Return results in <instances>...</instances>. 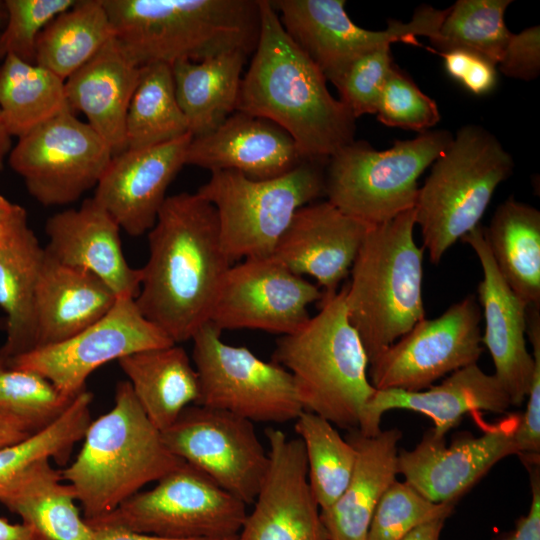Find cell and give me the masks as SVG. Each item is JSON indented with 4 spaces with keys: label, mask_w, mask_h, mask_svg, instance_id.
I'll use <instances>...</instances> for the list:
<instances>
[{
    "label": "cell",
    "mask_w": 540,
    "mask_h": 540,
    "mask_svg": "<svg viewBox=\"0 0 540 540\" xmlns=\"http://www.w3.org/2000/svg\"><path fill=\"white\" fill-rule=\"evenodd\" d=\"M77 0H4L7 17L0 31V60L13 55L35 64L36 42L44 28Z\"/></svg>",
    "instance_id": "7bdbcfd3"
},
{
    "label": "cell",
    "mask_w": 540,
    "mask_h": 540,
    "mask_svg": "<svg viewBox=\"0 0 540 540\" xmlns=\"http://www.w3.org/2000/svg\"><path fill=\"white\" fill-rule=\"evenodd\" d=\"M455 505L431 502L405 481L395 480L377 504L367 540H401L424 523L447 518Z\"/></svg>",
    "instance_id": "60d3db41"
},
{
    "label": "cell",
    "mask_w": 540,
    "mask_h": 540,
    "mask_svg": "<svg viewBox=\"0 0 540 540\" xmlns=\"http://www.w3.org/2000/svg\"><path fill=\"white\" fill-rule=\"evenodd\" d=\"M480 322L474 294L434 319L423 318L369 362L370 383L375 389L420 391L477 363L483 352Z\"/></svg>",
    "instance_id": "5bb4252c"
},
{
    "label": "cell",
    "mask_w": 540,
    "mask_h": 540,
    "mask_svg": "<svg viewBox=\"0 0 540 540\" xmlns=\"http://www.w3.org/2000/svg\"><path fill=\"white\" fill-rule=\"evenodd\" d=\"M295 421L307 463L311 492L321 510L329 508L343 493L352 476L357 452L325 418L302 411Z\"/></svg>",
    "instance_id": "8d00e7d4"
},
{
    "label": "cell",
    "mask_w": 540,
    "mask_h": 540,
    "mask_svg": "<svg viewBox=\"0 0 540 540\" xmlns=\"http://www.w3.org/2000/svg\"><path fill=\"white\" fill-rule=\"evenodd\" d=\"M517 425L513 416L481 436L462 435L448 446L430 430L413 450L398 451V473L431 502H457L500 460L518 454Z\"/></svg>",
    "instance_id": "d6986e66"
},
{
    "label": "cell",
    "mask_w": 540,
    "mask_h": 540,
    "mask_svg": "<svg viewBox=\"0 0 540 540\" xmlns=\"http://www.w3.org/2000/svg\"><path fill=\"white\" fill-rule=\"evenodd\" d=\"M23 223H24V222H23ZM21 224H22V223H21ZM16 227H17V226H16ZM16 227H15V228H16ZM13 229H14V228H13ZM13 229H12V230H13ZM10 231H11V230H10ZM10 231H9V232H10ZM9 232L0 234V240H1L6 234H8Z\"/></svg>",
    "instance_id": "680465c9"
},
{
    "label": "cell",
    "mask_w": 540,
    "mask_h": 540,
    "mask_svg": "<svg viewBox=\"0 0 540 540\" xmlns=\"http://www.w3.org/2000/svg\"><path fill=\"white\" fill-rule=\"evenodd\" d=\"M172 344L175 343L143 316L135 299L121 297L92 325L61 342L11 359L9 367L37 372L63 395L75 398L86 390L88 377L102 365Z\"/></svg>",
    "instance_id": "2e32d148"
},
{
    "label": "cell",
    "mask_w": 540,
    "mask_h": 540,
    "mask_svg": "<svg viewBox=\"0 0 540 540\" xmlns=\"http://www.w3.org/2000/svg\"><path fill=\"white\" fill-rule=\"evenodd\" d=\"M514 161L485 128L462 126L433 162L413 208L422 248L438 264L446 251L479 225L497 187Z\"/></svg>",
    "instance_id": "52a82bcc"
},
{
    "label": "cell",
    "mask_w": 540,
    "mask_h": 540,
    "mask_svg": "<svg viewBox=\"0 0 540 540\" xmlns=\"http://www.w3.org/2000/svg\"><path fill=\"white\" fill-rule=\"evenodd\" d=\"M414 210L371 226L345 285L349 322L369 362L425 318L423 251L414 241Z\"/></svg>",
    "instance_id": "8992f818"
},
{
    "label": "cell",
    "mask_w": 540,
    "mask_h": 540,
    "mask_svg": "<svg viewBox=\"0 0 540 540\" xmlns=\"http://www.w3.org/2000/svg\"><path fill=\"white\" fill-rule=\"evenodd\" d=\"M114 39L139 67L254 52L259 0H103Z\"/></svg>",
    "instance_id": "3957f363"
},
{
    "label": "cell",
    "mask_w": 540,
    "mask_h": 540,
    "mask_svg": "<svg viewBox=\"0 0 540 540\" xmlns=\"http://www.w3.org/2000/svg\"><path fill=\"white\" fill-rule=\"evenodd\" d=\"M113 37L103 0H77L40 33L35 64L65 81Z\"/></svg>",
    "instance_id": "836d02e7"
},
{
    "label": "cell",
    "mask_w": 540,
    "mask_h": 540,
    "mask_svg": "<svg viewBox=\"0 0 540 540\" xmlns=\"http://www.w3.org/2000/svg\"><path fill=\"white\" fill-rule=\"evenodd\" d=\"M452 139L448 130H428L412 139L396 140L383 151L365 141H353L327 162V201L371 226L412 210L419 177Z\"/></svg>",
    "instance_id": "ba28073f"
},
{
    "label": "cell",
    "mask_w": 540,
    "mask_h": 540,
    "mask_svg": "<svg viewBox=\"0 0 540 540\" xmlns=\"http://www.w3.org/2000/svg\"><path fill=\"white\" fill-rule=\"evenodd\" d=\"M496 67L510 78L536 79L540 74V27L532 26L520 33H512Z\"/></svg>",
    "instance_id": "bcb514c9"
},
{
    "label": "cell",
    "mask_w": 540,
    "mask_h": 540,
    "mask_svg": "<svg viewBox=\"0 0 540 540\" xmlns=\"http://www.w3.org/2000/svg\"><path fill=\"white\" fill-rule=\"evenodd\" d=\"M66 109L64 80L13 55L2 60L0 111L11 137L24 136Z\"/></svg>",
    "instance_id": "e575fe53"
},
{
    "label": "cell",
    "mask_w": 540,
    "mask_h": 540,
    "mask_svg": "<svg viewBox=\"0 0 540 540\" xmlns=\"http://www.w3.org/2000/svg\"><path fill=\"white\" fill-rule=\"evenodd\" d=\"M526 336L532 346L534 371L527 395V406L514 431L519 454L539 455L540 452V307H527Z\"/></svg>",
    "instance_id": "f6af8a7d"
},
{
    "label": "cell",
    "mask_w": 540,
    "mask_h": 540,
    "mask_svg": "<svg viewBox=\"0 0 540 540\" xmlns=\"http://www.w3.org/2000/svg\"><path fill=\"white\" fill-rule=\"evenodd\" d=\"M376 116L385 126L419 133L430 130L441 119L436 102L395 63L381 92Z\"/></svg>",
    "instance_id": "b9f144b4"
},
{
    "label": "cell",
    "mask_w": 540,
    "mask_h": 540,
    "mask_svg": "<svg viewBox=\"0 0 540 540\" xmlns=\"http://www.w3.org/2000/svg\"><path fill=\"white\" fill-rule=\"evenodd\" d=\"M93 395L84 390L48 427L0 448V497L23 472L42 460L67 461L73 446L83 439L91 422Z\"/></svg>",
    "instance_id": "f35d334b"
},
{
    "label": "cell",
    "mask_w": 540,
    "mask_h": 540,
    "mask_svg": "<svg viewBox=\"0 0 540 540\" xmlns=\"http://www.w3.org/2000/svg\"><path fill=\"white\" fill-rule=\"evenodd\" d=\"M211 322L192 337V362L199 379L196 404L233 413L253 423L282 424L303 411L291 374L244 346L221 339Z\"/></svg>",
    "instance_id": "8fae6325"
},
{
    "label": "cell",
    "mask_w": 540,
    "mask_h": 540,
    "mask_svg": "<svg viewBox=\"0 0 540 540\" xmlns=\"http://www.w3.org/2000/svg\"><path fill=\"white\" fill-rule=\"evenodd\" d=\"M9 367V360L0 350V372Z\"/></svg>",
    "instance_id": "6f0895ef"
},
{
    "label": "cell",
    "mask_w": 540,
    "mask_h": 540,
    "mask_svg": "<svg viewBox=\"0 0 540 540\" xmlns=\"http://www.w3.org/2000/svg\"><path fill=\"white\" fill-rule=\"evenodd\" d=\"M0 540H38L34 532L23 523L11 524L0 518Z\"/></svg>",
    "instance_id": "db71d44e"
},
{
    "label": "cell",
    "mask_w": 540,
    "mask_h": 540,
    "mask_svg": "<svg viewBox=\"0 0 540 540\" xmlns=\"http://www.w3.org/2000/svg\"><path fill=\"white\" fill-rule=\"evenodd\" d=\"M30 434L20 422L0 411V448L23 440Z\"/></svg>",
    "instance_id": "816d5d0a"
},
{
    "label": "cell",
    "mask_w": 540,
    "mask_h": 540,
    "mask_svg": "<svg viewBox=\"0 0 540 540\" xmlns=\"http://www.w3.org/2000/svg\"><path fill=\"white\" fill-rule=\"evenodd\" d=\"M149 256L135 303L175 344L210 321L232 262L215 208L197 193L167 196L148 232Z\"/></svg>",
    "instance_id": "6da1fadb"
},
{
    "label": "cell",
    "mask_w": 540,
    "mask_h": 540,
    "mask_svg": "<svg viewBox=\"0 0 540 540\" xmlns=\"http://www.w3.org/2000/svg\"><path fill=\"white\" fill-rule=\"evenodd\" d=\"M259 11L258 41L242 77L236 111L281 127L305 160L328 162L354 141L356 119L285 32L270 1L259 0Z\"/></svg>",
    "instance_id": "7a4b0ae2"
},
{
    "label": "cell",
    "mask_w": 540,
    "mask_h": 540,
    "mask_svg": "<svg viewBox=\"0 0 540 540\" xmlns=\"http://www.w3.org/2000/svg\"><path fill=\"white\" fill-rule=\"evenodd\" d=\"M371 225L330 202H312L295 213L273 256L291 272L317 281L323 297L338 292Z\"/></svg>",
    "instance_id": "44dd1931"
},
{
    "label": "cell",
    "mask_w": 540,
    "mask_h": 540,
    "mask_svg": "<svg viewBox=\"0 0 540 540\" xmlns=\"http://www.w3.org/2000/svg\"><path fill=\"white\" fill-rule=\"evenodd\" d=\"M0 502L22 519L38 540H96L95 530L77 506L72 487L50 460H42L16 478Z\"/></svg>",
    "instance_id": "f1b7e54d"
},
{
    "label": "cell",
    "mask_w": 540,
    "mask_h": 540,
    "mask_svg": "<svg viewBox=\"0 0 540 540\" xmlns=\"http://www.w3.org/2000/svg\"><path fill=\"white\" fill-rule=\"evenodd\" d=\"M140 71L113 37L65 80L69 108L85 115L113 156L127 149L126 118Z\"/></svg>",
    "instance_id": "484cf974"
},
{
    "label": "cell",
    "mask_w": 540,
    "mask_h": 540,
    "mask_svg": "<svg viewBox=\"0 0 540 540\" xmlns=\"http://www.w3.org/2000/svg\"><path fill=\"white\" fill-rule=\"evenodd\" d=\"M483 236L512 291L540 307V211L510 196L483 227Z\"/></svg>",
    "instance_id": "d6a6232c"
},
{
    "label": "cell",
    "mask_w": 540,
    "mask_h": 540,
    "mask_svg": "<svg viewBox=\"0 0 540 540\" xmlns=\"http://www.w3.org/2000/svg\"><path fill=\"white\" fill-rule=\"evenodd\" d=\"M247 56L237 50L171 65L176 97L192 137L213 132L236 111Z\"/></svg>",
    "instance_id": "1f68e13d"
},
{
    "label": "cell",
    "mask_w": 540,
    "mask_h": 540,
    "mask_svg": "<svg viewBox=\"0 0 540 540\" xmlns=\"http://www.w3.org/2000/svg\"><path fill=\"white\" fill-rule=\"evenodd\" d=\"M188 133V123L176 97L171 65L142 66L127 112V149L167 143Z\"/></svg>",
    "instance_id": "d590c367"
},
{
    "label": "cell",
    "mask_w": 540,
    "mask_h": 540,
    "mask_svg": "<svg viewBox=\"0 0 540 540\" xmlns=\"http://www.w3.org/2000/svg\"><path fill=\"white\" fill-rule=\"evenodd\" d=\"M45 232L48 243L44 250L49 258L95 275L118 298H136L141 269L128 264L119 225L93 198L77 209L51 216Z\"/></svg>",
    "instance_id": "603a6c76"
},
{
    "label": "cell",
    "mask_w": 540,
    "mask_h": 540,
    "mask_svg": "<svg viewBox=\"0 0 540 540\" xmlns=\"http://www.w3.org/2000/svg\"><path fill=\"white\" fill-rule=\"evenodd\" d=\"M96 540H235L236 537L222 539H175L150 534L137 533L128 530L114 528H93Z\"/></svg>",
    "instance_id": "681fc988"
},
{
    "label": "cell",
    "mask_w": 540,
    "mask_h": 540,
    "mask_svg": "<svg viewBox=\"0 0 540 540\" xmlns=\"http://www.w3.org/2000/svg\"><path fill=\"white\" fill-rule=\"evenodd\" d=\"M394 64L391 45H384L354 60L334 84L339 100L355 119L376 114L381 92Z\"/></svg>",
    "instance_id": "ee69618b"
},
{
    "label": "cell",
    "mask_w": 540,
    "mask_h": 540,
    "mask_svg": "<svg viewBox=\"0 0 540 540\" xmlns=\"http://www.w3.org/2000/svg\"><path fill=\"white\" fill-rule=\"evenodd\" d=\"M7 17L4 0H0V31L2 30Z\"/></svg>",
    "instance_id": "9f6ffc18"
},
{
    "label": "cell",
    "mask_w": 540,
    "mask_h": 540,
    "mask_svg": "<svg viewBox=\"0 0 540 540\" xmlns=\"http://www.w3.org/2000/svg\"><path fill=\"white\" fill-rule=\"evenodd\" d=\"M272 361L291 374L303 411L358 430L376 389L364 346L347 316L345 286L323 297L319 312L300 329L277 340Z\"/></svg>",
    "instance_id": "5b68a950"
},
{
    "label": "cell",
    "mask_w": 540,
    "mask_h": 540,
    "mask_svg": "<svg viewBox=\"0 0 540 540\" xmlns=\"http://www.w3.org/2000/svg\"><path fill=\"white\" fill-rule=\"evenodd\" d=\"M44 258L28 221L0 240V307L6 314L0 350L9 361L36 347L35 296Z\"/></svg>",
    "instance_id": "4dcf8cb0"
},
{
    "label": "cell",
    "mask_w": 540,
    "mask_h": 540,
    "mask_svg": "<svg viewBox=\"0 0 540 540\" xmlns=\"http://www.w3.org/2000/svg\"><path fill=\"white\" fill-rule=\"evenodd\" d=\"M12 137L8 133L0 111V171L3 170L5 160L8 159L12 149Z\"/></svg>",
    "instance_id": "11a10c76"
},
{
    "label": "cell",
    "mask_w": 540,
    "mask_h": 540,
    "mask_svg": "<svg viewBox=\"0 0 540 540\" xmlns=\"http://www.w3.org/2000/svg\"><path fill=\"white\" fill-rule=\"evenodd\" d=\"M447 74L475 95L490 93L497 84V68L485 58L466 50L440 53Z\"/></svg>",
    "instance_id": "7dc6e473"
},
{
    "label": "cell",
    "mask_w": 540,
    "mask_h": 540,
    "mask_svg": "<svg viewBox=\"0 0 540 540\" xmlns=\"http://www.w3.org/2000/svg\"><path fill=\"white\" fill-rule=\"evenodd\" d=\"M26 221L28 219L25 209L0 195V234L7 233Z\"/></svg>",
    "instance_id": "f907efd6"
},
{
    "label": "cell",
    "mask_w": 540,
    "mask_h": 540,
    "mask_svg": "<svg viewBox=\"0 0 540 540\" xmlns=\"http://www.w3.org/2000/svg\"><path fill=\"white\" fill-rule=\"evenodd\" d=\"M511 0H458L449 7L437 35L430 40L440 53L466 50L499 63L512 36L504 15Z\"/></svg>",
    "instance_id": "74e56055"
},
{
    "label": "cell",
    "mask_w": 540,
    "mask_h": 540,
    "mask_svg": "<svg viewBox=\"0 0 540 540\" xmlns=\"http://www.w3.org/2000/svg\"><path fill=\"white\" fill-rule=\"evenodd\" d=\"M192 139L190 133L173 141L112 156L92 197L133 236L153 227L166 200V191L180 169Z\"/></svg>",
    "instance_id": "ffe728a7"
},
{
    "label": "cell",
    "mask_w": 540,
    "mask_h": 540,
    "mask_svg": "<svg viewBox=\"0 0 540 540\" xmlns=\"http://www.w3.org/2000/svg\"><path fill=\"white\" fill-rule=\"evenodd\" d=\"M73 399L37 372L15 367L0 372V411L31 434L56 421Z\"/></svg>",
    "instance_id": "ab89813d"
},
{
    "label": "cell",
    "mask_w": 540,
    "mask_h": 540,
    "mask_svg": "<svg viewBox=\"0 0 540 540\" xmlns=\"http://www.w3.org/2000/svg\"><path fill=\"white\" fill-rule=\"evenodd\" d=\"M118 364L141 408L160 431L199 400L198 374L184 348L177 344L127 355Z\"/></svg>",
    "instance_id": "f546056e"
},
{
    "label": "cell",
    "mask_w": 540,
    "mask_h": 540,
    "mask_svg": "<svg viewBox=\"0 0 540 540\" xmlns=\"http://www.w3.org/2000/svg\"><path fill=\"white\" fill-rule=\"evenodd\" d=\"M117 298L95 275L45 254L35 296V348L79 333L106 315Z\"/></svg>",
    "instance_id": "83f0119b"
},
{
    "label": "cell",
    "mask_w": 540,
    "mask_h": 540,
    "mask_svg": "<svg viewBox=\"0 0 540 540\" xmlns=\"http://www.w3.org/2000/svg\"><path fill=\"white\" fill-rule=\"evenodd\" d=\"M268 467L235 540H327L299 438L267 428Z\"/></svg>",
    "instance_id": "ac0fdd59"
},
{
    "label": "cell",
    "mask_w": 540,
    "mask_h": 540,
    "mask_svg": "<svg viewBox=\"0 0 540 540\" xmlns=\"http://www.w3.org/2000/svg\"><path fill=\"white\" fill-rule=\"evenodd\" d=\"M445 520L446 518H438L424 523L413 529L401 540H439Z\"/></svg>",
    "instance_id": "f5cc1de1"
},
{
    "label": "cell",
    "mask_w": 540,
    "mask_h": 540,
    "mask_svg": "<svg viewBox=\"0 0 540 540\" xmlns=\"http://www.w3.org/2000/svg\"><path fill=\"white\" fill-rule=\"evenodd\" d=\"M325 163L306 160L265 180L233 170L211 172L196 193L215 208L220 241L232 263L273 254L297 210L325 194Z\"/></svg>",
    "instance_id": "9c48e42d"
},
{
    "label": "cell",
    "mask_w": 540,
    "mask_h": 540,
    "mask_svg": "<svg viewBox=\"0 0 540 540\" xmlns=\"http://www.w3.org/2000/svg\"><path fill=\"white\" fill-rule=\"evenodd\" d=\"M270 1V0H269ZM344 0H274L270 4L292 41L333 85L358 57L384 45L402 42L420 46L419 36L433 39L449 8L419 7L408 23L388 20L382 31L357 26Z\"/></svg>",
    "instance_id": "7c38bea8"
},
{
    "label": "cell",
    "mask_w": 540,
    "mask_h": 540,
    "mask_svg": "<svg viewBox=\"0 0 540 540\" xmlns=\"http://www.w3.org/2000/svg\"><path fill=\"white\" fill-rule=\"evenodd\" d=\"M510 398L494 374L485 373L477 363L452 372L438 385L420 391L376 389L369 400L358 432L378 434L382 415L388 410L405 409L429 417L436 436L445 437L470 412L504 413Z\"/></svg>",
    "instance_id": "d4e9b609"
},
{
    "label": "cell",
    "mask_w": 540,
    "mask_h": 540,
    "mask_svg": "<svg viewBox=\"0 0 540 540\" xmlns=\"http://www.w3.org/2000/svg\"><path fill=\"white\" fill-rule=\"evenodd\" d=\"M246 504L202 471L182 461L109 514L87 523L175 539L236 537L247 515Z\"/></svg>",
    "instance_id": "30bf717a"
},
{
    "label": "cell",
    "mask_w": 540,
    "mask_h": 540,
    "mask_svg": "<svg viewBox=\"0 0 540 540\" xmlns=\"http://www.w3.org/2000/svg\"><path fill=\"white\" fill-rule=\"evenodd\" d=\"M83 440L61 473L86 521L109 514L182 462L166 447L127 380L118 382L113 407L90 422Z\"/></svg>",
    "instance_id": "277c9868"
},
{
    "label": "cell",
    "mask_w": 540,
    "mask_h": 540,
    "mask_svg": "<svg viewBox=\"0 0 540 540\" xmlns=\"http://www.w3.org/2000/svg\"><path fill=\"white\" fill-rule=\"evenodd\" d=\"M322 298L318 285L273 255L248 258L229 268L209 322L221 332L250 329L289 335L309 320L308 306Z\"/></svg>",
    "instance_id": "e0dca14e"
},
{
    "label": "cell",
    "mask_w": 540,
    "mask_h": 540,
    "mask_svg": "<svg viewBox=\"0 0 540 540\" xmlns=\"http://www.w3.org/2000/svg\"><path fill=\"white\" fill-rule=\"evenodd\" d=\"M461 241L473 249L483 271L478 285V303L485 321L482 344L492 357L494 375L506 390L511 406H519L528 395L535 366L526 343L528 305L499 273L483 226L478 225Z\"/></svg>",
    "instance_id": "7402d4cb"
},
{
    "label": "cell",
    "mask_w": 540,
    "mask_h": 540,
    "mask_svg": "<svg viewBox=\"0 0 540 540\" xmlns=\"http://www.w3.org/2000/svg\"><path fill=\"white\" fill-rule=\"evenodd\" d=\"M401 437L397 428L381 430L374 436L350 431L347 439L357 452L352 476L341 496L320 511L327 540H367L377 504L398 474Z\"/></svg>",
    "instance_id": "4316f807"
},
{
    "label": "cell",
    "mask_w": 540,
    "mask_h": 540,
    "mask_svg": "<svg viewBox=\"0 0 540 540\" xmlns=\"http://www.w3.org/2000/svg\"><path fill=\"white\" fill-rule=\"evenodd\" d=\"M529 472L531 505L527 515L518 519L515 529L501 540H540V456L519 454Z\"/></svg>",
    "instance_id": "c3c4849f"
},
{
    "label": "cell",
    "mask_w": 540,
    "mask_h": 540,
    "mask_svg": "<svg viewBox=\"0 0 540 540\" xmlns=\"http://www.w3.org/2000/svg\"><path fill=\"white\" fill-rule=\"evenodd\" d=\"M306 161L292 137L275 123L235 111L213 132L192 137L185 165L233 170L251 179L281 176Z\"/></svg>",
    "instance_id": "cb8c5ba5"
},
{
    "label": "cell",
    "mask_w": 540,
    "mask_h": 540,
    "mask_svg": "<svg viewBox=\"0 0 540 540\" xmlns=\"http://www.w3.org/2000/svg\"><path fill=\"white\" fill-rule=\"evenodd\" d=\"M166 447L246 505L252 504L268 467V452L254 423L233 413L192 404L161 431Z\"/></svg>",
    "instance_id": "9a60e30c"
},
{
    "label": "cell",
    "mask_w": 540,
    "mask_h": 540,
    "mask_svg": "<svg viewBox=\"0 0 540 540\" xmlns=\"http://www.w3.org/2000/svg\"><path fill=\"white\" fill-rule=\"evenodd\" d=\"M112 156L103 138L66 109L18 138L8 163L35 200L59 206L96 187Z\"/></svg>",
    "instance_id": "4fadbf2b"
}]
</instances>
